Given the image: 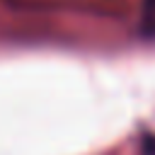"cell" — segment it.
I'll list each match as a JSON object with an SVG mask.
<instances>
[{
  "mask_svg": "<svg viewBox=\"0 0 155 155\" xmlns=\"http://www.w3.org/2000/svg\"><path fill=\"white\" fill-rule=\"evenodd\" d=\"M145 15H148L150 19H155V0H148V2H145Z\"/></svg>",
  "mask_w": 155,
  "mask_h": 155,
  "instance_id": "6da1fadb",
  "label": "cell"
}]
</instances>
